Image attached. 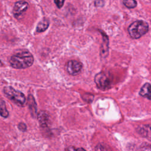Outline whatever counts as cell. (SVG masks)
<instances>
[{
  "mask_svg": "<svg viewBox=\"0 0 151 151\" xmlns=\"http://www.w3.org/2000/svg\"><path fill=\"white\" fill-rule=\"evenodd\" d=\"M34 63V57L31 52L27 50L21 51L9 59L11 65L16 69H25L29 67Z\"/></svg>",
  "mask_w": 151,
  "mask_h": 151,
  "instance_id": "6da1fadb",
  "label": "cell"
},
{
  "mask_svg": "<svg viewBox=\"0 0 151 151\" xmlns=\"http://www.w3.org/2000/svg\"><path fill=\"white\" fill-rule=\"evenodd\" d=\"M149 30L148 24L142 20H138L132 23L128 28V32L130 37L134 39L141 37L147 32Z\"/></svg>",
  "mask_w": 151,
  "mask_h": 151,
  "instance_id": "7a4b0ae2",
  "label": "cell"
},
{
  "mask_svg": "<svg viewBox=\"0 0 151 151\" xmlns=\"http://www.w3.org/2000/svg\"><path fill=\"white\" fill-rule=\"evenodd\" d=\"M4 93L7 98L19 106H23L26 103V98L24 94L16 90L11 86H6L3 89Z\"/></svg>",
  "mask_w": 151,
  "mask_h": 151,
  "instance_id": "3957f363",
  "label": "cell"
},
{
  "mask_svg": "<svg viewBox=\"0 0 151 151\" xmlns=\"http://www.w3.org/2000/svg\"><path fill=\"white\" fill-rule=\"evenodd\" d=\"M94 82L97 87L101 90L107 89L110 85L109 77L103 73L97 74L94 77Z\"/></svg>",
  "mask_w": 151,
  "mask_h": 151,
  "instance_id": "277c9868",
  "label": "cell"
},
{
  "mask_svg": "<svg viewBox=\"0 0 151 151\" xmlns=\"http://www.w3.org/2000/svg\"><path fill=\"white\" fill-rule=\"evenodd\" d=\"M82 67L81 63L77 60H70L65 65L67 72L71 76L77 75L81 71Z\"/></svg>",
  "mask_w": 151,
  "mask_h": 151,
  "instance_id": "5b68a950",
  "label": "cell"
},
{
  "mask_svg": "<svg viewBox=\"0 0 151 151\" xmlns=\"http://www.w3.org/2000/svg\"><path fill=\"white\" fill-rule=\"evenodd\" d=\"M28 7V4L24 1H19L15 2L13 14L15 17H18L27 11Z\"/></svg>",
  "mask_w": 151,
  "mask_h": 151,
  "instance_id": "8992f818",
  "label": "cell"
},
{
  "mask_svg": "<svg viewBox=\"0 0 151 151\" xmlns=\"http://www.w3.org/2000/svg\"><path fill=\"white\" fill-rule=\"evenodd\" d=\"M136 130L137 133L143 137L151 140V125L150 124H142L139 126Z\"/></svg>",
  "mask_w": 151,
  "mask_h": 151,
  "instance_id": "52a82bcc",
  "label": "cell"
},
{
  "mask_svg": "<svg viewBox=\"0 0 151 151\" xmlns=\"http://www.w3.org/2000/svg\"><path fill=\"white\" fill-rule=\"evenodd\" d=\"M37 118L41 127H47L50 122V117L45 111H40L37 114Z\"/></svg>",
  "mask_w": 151,
  "mask_h": 151,
  "instance_id": "ba28073f",
  "label": "cell"
},
{
  "mask_svg": "<svg viewBox=\"0 0 151 151\" xmlns=\"http://www.w3.org/2000/svg\"><path fill=\"white\" fill-rule=\"evenodd\" d=\"M27 104L32 117H35L37 114V104L32 95H28L27 98Z\"/></svg>",
  "mask_w": 151,
  "mask_h": 151,
  "instance_id": "9c48e42d",
  "label": "cell"
},
{
  "mask_svg": "<svg viewBox=\"0 0 151 151\" xmlns=\"http://www.w3.org/2000/svg\"><path fill=\"white\" fill-rule=\"evenodd\" d=\"M139 94L143 97L151 100V84L148 83H145L139 91Z\"/></svg>",
  "mask_w": 151,
  "mask_h": 151,
  "instance_id": "30bf717a",
  "label": "cell"
},
{
  "mask_svg": "<svg viewBox=\"0 0 151 151\" xmlns=\"http://www.w3.org/2000/svg\"><path fill=\"white\" fill-rule=\"evenodd\" d=\"M49 21L47 19H42L37 25L36 31L38 32H41L45 31L49 26Z\"/></svg>",
  "mask_w": 151,
  "mask_h": 151,
  "instance_id": "8fae6325",
  "label": "cell"
},
{
  "mask_svg": "<svg viewBox=\"0 0 151 151\" xmlns=\"http://www.w3.org/2000/svg\"><path fill=\"white\" fill-rule=\"evenodd\" d=\"M103 42L101 46V54L103 55V57H105L104 55H107V53L108 52V38L106 36V35H104L103 33Z\"/></svg>",
  "mask_w": 151,
  "mask_h": 151,
  "instance_id": "7c38bea8",
  "label": "cell"
},
{
  "mask_svg": "<svg viewBox=\"0 0 151 151\" xmlns=\"http://www.w3.org/2000/svg\"><path fill=\"white\" fill-rule=\"evenodd\" d=\"M0 115L4 118H6L9 116V113L6 109L5 103L3 100L0 101Z\"/></svg>",
  "mask_w": 151,
  "mask_h": 151,
  "instance_id": "4fadbf2b",
  "label": "cell"
},
{
  "mask_svg": "<svg viewBox=\"0 0 151 151\" xmlns=\"http://www.w3.org/2000/svg\"><path fill=\"white\" fill-rule=\"evenodd\" d=\"M123 4L128 8H134L137 5L135 0H123Z\"/></svg>",
  "mask_w": 151,
  "mask_h": 151,
  "instance_id": "5bb4252c",
  "label": "cell"
},
{
  "mask_svg": "<svg viewBox=\"0 0 151 151\" xmlns=\"http://www.w3.org/2000/svg\"><path fill=\"white\" fill-rule=\"evenodd\" d=\"M95 150L96 151H111L107 146L103 144L97 145L96 146Z\"/></svg>",
  "mask_w": 151,
  "mask_h": 151,
  "instance_id": "9a60e30c",
  "label": "cell"
},
{
  "mask_svg": "<svg viewBox=\"0 0 151 151\" xmlns=\"http://www.w3.org/2000/svg\"><path fill=\"white\" fill-rule=\"evenodd\" d=\"M140 149L143 151H151V145L148 143H143L140 146Z\"/></svg>",
  "mask_w": 151,
  "mask_h": 151,
  "instance_id": "2e32d148",
  "label": "cell"
},
{
  "mask_svg": "<svg viewBox=\"0 0 151 151\" xmlns=\"http://www.w3.org/2000/svg\"><path fill=\"white\" fill-rule=\"evenodd\" d=\"M68 151H86L82 147H78V148H76L74 146H70L68 147L67 149Z\"/></svg>",
  "mask_w": 151,
  "mask_h": 151,
  "instance_id": "e0dca14e",
  "label": "cell"
},
{
  "mask_svg": "<svg viewBox=\"0 0 151 151\" xmlns=\"http://www.w3.org/2000/svg\"><path fill=\"white\" fill-rule=\"evenodd\" d=\"M18 129L23 132H24L27 130V126L24 123H22V122L19 123L18 125Z\"/></svg>",
  "mask_w": 151,
  "mask_h": 151,
  "instance_id": "ac0fdd59",
  "label": "cell"
},
{
  "mask_svg": "<svg viewBox=\"0 0 151 151\" xmlns=\"http://www.w3.org/2000/svg\"><path fill=\"white\" fill-rule=\"evenodd\" d=\"M54 1L58 8H61V7H63L64 2V0H54Z\"/></svg>",
  "mask_w": 151,
  "mask_h": 151,
  "instance_id": "d6986e66",
  "label": "cell"
},
{
  "mask_svg": "<svg viewBox=\"0 0 151 151\" xmlns=\"http://www.w3.org/2000/svg\"><path fill=\"white\" fill-rule=\"evenodd\" d=\"M95 6L97 7H101L104 5V1L103 0H96Z\"/></svg>",
  "mask_w": 151,
  "mask_h": 151,
  "instance_id": "ffe728a7",
  "label": "cell"
}]
</instances>
